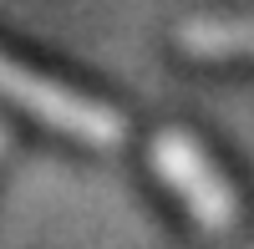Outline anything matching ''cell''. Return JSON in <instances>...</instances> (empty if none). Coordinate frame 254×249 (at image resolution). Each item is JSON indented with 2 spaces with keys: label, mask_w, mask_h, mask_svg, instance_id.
Here are the masks:
<instances>
[{
  "label": "cell",
  "mask_w": 254,
  "mask_h": 249,
  "mask_svg": "<svg viewBox=\"0 0 254 249\" xmlns=\"http://www.w3.org/2000/svg\"><path fill=\"white\" fill-rule=\"evenodd\" d=\"M0 102L20 107L26 117H36L41 127H51L56 137H71L81 148H117L127 137V122H122L117 107L66 87V81H56V76H41L31 66H20L5 51H0Z\"/></svg>",
  "instance_id": "1"
},
{
  "label": "cell",
  "mask_w": 254,
  "mask_h": 249,
  "mask_svg": "<svg viewBox=\"0 0 254 249\" xmlns=\"http://www.w3.org/2000/svg\"><path fill=\"white\" fill-rule=\"evenodd\" d=\"M147 158H153L158 183L188 209V219H193L198 229L229 234V229L239 224V193H234V183H229L224 168L198 148L193 132L163 127V132L153 137V148H147Z\"/></svg>",
  "instance_id": "2"
},
{
  "label": "cell",
  "mask_w": 254,
  "mask_h": 249,
  "mask_svg": "<svg viewBox=\"0 0 254 249\" xmlns=\"http://www.w3.org/2000/svg\"><path fill=\"white\" fill-rule=\"evenodd\" d=\"M178 41L203 61H254V20H188Z\"/></svg>",
  "instance_id": "3"
},
{
  "label": "cell",
  "mask_w": 254,
  "mask_h": 249,
  "mask_svg": "<svg viewBox=\"0 0 254 249\" xmlns=\"http://www.w3.org/2000/svg\"><path fill=\"white\" fill-rule=\"evenodd\" d=\"M5 142H10V132H5V122H0V158H5Z\"/></svg>",
  "instance_id": "4"
}]
</instances>
